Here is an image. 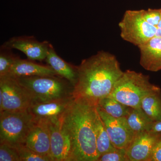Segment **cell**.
Returning <instances> with one entry per match:
<instances>
[{
    "instance_id": "1",
    "label": "cell",
    "mask_w": 161,
    "mask_h": 161,
    "mask_svg": "<svg viewBox=\"0 0 161 161\" xmlns=\"http://www.w3.org/2000/svg\"><path fill=\"white\" fill-rule=\"evenodd\" d=\"M77 67L73 97L95 107L110 95L124 73L116 57L103 51L82 60Z\"/></svg>"
},
{
    "instance_id": "2",
    "label": "cell",
    "mask_w": 161,
    "mask_h": 161,
    "mask_svg": "<svg viewBox=\"0 0 161 161\" xmlns=\"http://www.w3.org/2000/svg\"><path fill=\"white\" fill-rule=\"evenodd\" d=\"M96 107L74 98L62 116L71 143V161H97L94 118Z\"/></svg>"
},
{
    "instance_id": "3",
    "label": "cell",
    "mask_w": 161,
    "mask_h": 161,
    "mask_svg": "<svg viewBox=\"0 0 161 161\" xmlns=\"http://www.w3.org/2000/svg\"><path fill=\"white\" fill-rule=\"evenodd\" d=\"M15 78L26 90L32 103L74 98V86L68 80L58 75Z\"/></svg>"
},
{
    "instance_id": "4",
    "label": "cell",
    "mask_w": 161,
    "mask_h": 161,
    "mask_svg": "<svg viewBox=\"0 0 161 161\" xmlns=\"http://www.w3.org/2000/svg\"><path fill=\"white\" fill-rule=\"evenodd\" d=\"M161 90L150 82L148 75L127 70L116 81L108 96L132 108H140L141 102L145 96Z\"/></svg>"
},
{
    "instance_id": "5",
    "label": "cell",
    "mask_w": 161,
    "mask_h": 161,
    "mask_svg": "<svg viewBox=\"0 0 161 161\" xmlns=\"http://www.w3.org/2000/svg\"><path fill=\"white\" fill-rule=\"evenodd\" d=\"M36 123L28 109L0 112V142L7 143L14 147L24 144Z\"/></svg>"
},
{
    "instance_id": "6",
    "label": "cell",
    "mask_w": 161,
    "mask_h": 161,
    "mask_svg": "<svg viewBox=\"0 0 161 161\" xmlns=\"http://www.w3.org/2000/svg\"><path fill=\"white\" fill-rule=\"evenodd\" d=\"M121 38L137 47L155 36L158 28L147 22L142 10H127L119 23Z\"/></svg>"
},
{
    "instance_id": "7",
    "label": "cell",
    "mask_w": 161,
    "mask_h": 161,
    "mask_svg": "<svg viewBox=\"0 0 161 161\" xmlns=\"http://www.w3.org/2000/svg\"><path fill=\"white\" fill-rule=\"evenodd\" d=\"M32 103L28 93L16 78H0V112L26 110Z\"/></svg>"
},
{
    "instance_id": "8",
    "label": "cell",
    "mask_w": 161,
    "mask_h": 161,
    "mask_svg": "<svg viewBox=\"0 0 161 161\" xmlns=\"http://www.w3.org/2000/svg\"><path fill=\"white\" fill-rule=\"evenodd\" d=\"M96 110L104 124L112 145L115 148L126 150L135 133L130 129L126 117L115 118L96 107Z\"/></svg>"
},
{
    "instance_id": "9",
    "label": "cell",
    "mask_w": 161,
    "mask_h": 161,
    "mask_svg": "<svg viewBox=\"0 0 161 161\" xmlns=\"http://www.w3.org/2000/svg\"><path fill=\"white\" fill-rule=\"evenodd\" d=\"M62 116L49 122L50 156L53 161H71L70 139L64 125Z\"/></svg>"
},
{
    "instance_id": "10",
    "label": "cell",
    "mask_w": 161,
    "mask_h": 161,
    "mask_svg": "<svg viewBox=\"0 0 161 161\" xmlns=\"http://www.w3.org/2000/svg\"><path fill=\"white\" fill-rule=\"evenodd\" d=\"M50 44L47 41L39 42L33 36H23L10 38L2 46L19 50L25 54L29 60L42 61L46 59Z\"/></svg>"
},
{
    "instance_id": "11",
    "label": "cell",
    "mask_w": 161,
    "mask_h": 161,
    "mask_svg": "<svg viewBox=\"0 0 161 161\" xmlns=\"http://www.w3.org/2000/svg\"><path fill=\"white\" fill-rule=\"evenodd\" d=\"M161 138V133L146 131L135 134L126 150L130 161H149L156 143Z\"/></svg>"
},
{
    "instance_id": "12",
    "label": "cell",
    "mask_w": 161,
    "mask_h": 161,
    "mask_svg": "<svg viewBox=\"0 0 161 161\" xmlns=\"http://www.w3.org/2000/svg\"><path fill=\"white\" fill-rule=\"evenodd\" d=\"M74 98L53 101L43 103H32L28 108L36 122H50L61 118L73 101Z\"/></svg>"
},
{
    "instance_id": "13",
    "label": "cell",
    "mask_w": 161,
    "mask_h": 161,
    "mask_svg": "<svg viewBox=\"0 0 161 161\" xmlns=\"http://www.w3.org/2000/svg\"><path fill=\"white\" fill-rule=\"evenodd\" d=\"M24 144L39 154L50 156L49 123L36 122L27 134Z\"/></svg>"
},
{
    "instance_id": "14",
    "label": "cell",
    "mask_w": 161,
    "mask_h": 161,
    "mask_svg": "<svg viewBox=\"0 0 161 161\" xmlns=\"http://www.w3.org/2000/svg\"><path fill=\"white\" fill-rule=\"evenodd\" d=\"M140 51L141 66L147 70H161V38L154 36L138 46Z\"/></svg>"
},
{
    "instance_id": "15",
    "label": "cell",
    "mask_w": 161,
    "mask_h": 161,
    "mask_svg": "<svg viewBox=\"0 0 161 161\" xmlns=\"http://www.w3.org/2000/svg\"><path fill=\"white\" fill-rule=\"evenodd\" d=\"M57 74L49 65L35 63L33 60L18 58L6 76L14 78L36 76H53Z\"/></svg>"
},
{
    "instance_id": "16",
    "label": "cell",
    "mask_w": 161,
    "mask_h": 161,
    "mask_svg": "<svg viewBox=\"0 0 161 161\" xmlns=\"http://www.w3.org/2000/svg\"><path fill=\"white\" fill-rule=\"evenodd\" d=\"M45 60L57 75L68 80L75 86L78 79V67L68 63L59 57L51 43Z\"/></svg>"
},
{
    "instance_id": "17",
    "label": "cell",
    "mask_w": 161,
    "mask_h": 161,
    "mask_svg": "<svg viewBox=\"0 0 161 161\" xmlns=\"http://www.w3.org/2000/svg\"><path fill=\"white\" fill-rule=\"evenodd\" d=\"M161 91L152 92L145 96L141 108L153 122L161 120Z\"/></svg>"
},
{
    "instance_id": "18",
    "label": "cell",
    "mask_w": 161,
    "mask_h": 161,
    "mask_svg": "<svg viewBox=\"0 0 161 161\" xmlns=\"http://www.w3.org/2000/svg\"><path fill=\"white\" fill-rule=\"evenodd\" d=\"M94 128L96 137V147L99 156L115 148L112 145L97 110H96L94 118Z\"/></svg>"
},
{
    "instance_id": "19",
    "label": "cell",
    "mask_w": 161,
    "mask_h": 161,
    "mask_svg": "<svg viewBox=\"0 0 161 161\" xmlns=\"http://www.w3.org/2000/svg\"><path fill=\"white\" fill-rule=\"evenodd\" d=\"M126 118L130 129L135 134L148 131L153 122L141 108H130Z\"/></svg>"
},
{
    "instance_id": "20",
    "label": "cell",
    "mask_w": 161,
    "mask_h": 161,
    "mask_svg": "<svg viewBox=\"0 0 161 161\" xmlns=\"http://www.w3.org/2000/svg\"><path fill=\"white\" fill-rule=\"evenodd\" d=\"M97 107L108 115L117 118L126 117L131 108L109 96L101 99Z\"/></svg>"
},
{
    "instance_id": "21",
    "label": "cell",
    "mask_w": 161,
    "mask_h": 161,
    "mask_svg": "<svg viewBox=\"0 0 161 161\" xmlns=\"http://www.w3.org/2000/svg\"><path fill=\"white\" fill-rule=\"evenodd\" d=\"M11 49L1 47L0 53V78L8 75L10 69L18 58Z\"/></svg>"
},
{
    "instance_id": "22",
    "label": "cell",
    "mask_w": 161,
    "mask_h": 161,
    "mask_svg": "<svg viewBox=\"0 0 161 161\" xmlns=\"http://www.w3.org/2000/svg\"><path fill=\"white\" fill-rule=\"evenodd\" d=\"M14 147L18 150L20 161H53L50 156L39 154L24 144Z\"/></svg>"
},
{
    "instance_id": "23",
    "label": "cell",
    "mask_w": 161,
    "mask_h": 161,
    "mask_svg": "<svg viewBox=\"0 0 161 161\" xmlns=\"http://www.w3.org/2000/svg\"><path fill=\"white\" fill-rule=\"evenodd\" d=\"M0 161H20L16 148L6 142H0Z\"/></svg>"
},
{
    "instance_id": "24",
    "label": "cell",
    "mask_w": 161,
    "mask_h": 161,
    "mask_svg": "<svg viewBox=\"0 0 161 161\" xmlns=\"http://www.w3.org/2000/svg\"><path fill=\"white\" fill-rule=\"evenodd\" d=\"M97 161H130L127 155L126 150L115 148L99 156Z\"/></svg>"
},
{
    "instance_id": "25",
    "label": "cell",
    "mask_w": 161,
    "mask_h": 161,
    "mask_svg": "<svg viewBox=\"0 0 161 161\" xmlns=\"http://www.w3.org/2000/svg\"><path fill=\"white\" fill-rule=\"evenodd\" d=\"M144 17L148 23L157 27L161 16V9H143Z\"/></svg>"
},
{
    "instance_id": "26",
    "label": "cell",
    "mask_w": 161,
    "mask_h": 161,
    "mask_svg": "<svg viewBox=\"0 0 161 161\" xmlns=\"http://www.w3.org/2000/svg\"><path fill=\"white\" fill-rule=\"evenodd\" d=\"M149 161H161V138L153 147Z\"/></svg>"
},
{
    "instance_id": "27",
    "label": "cell",
    "mask_w": 161,
    "mask_h": 161,
    "mask_svg": "<svg viewBox=\"0 0 161 161\" xmlns=\"http://www.w3.org/2000/svg\"><path fill=\"white\" fill-rule=\"evenodd\" d=\"M147 131L153 133H161V120L153 122Z\"/></svg>"
},
{
    "instance_id": "28",
    "label": "cell",
    "mask_w": 161,
    "mask_h": 161,
    "mask_svg": "<svg viewBox=\"0 0 161 161\" xmlns=\"http://www.w3.org/2000/svg\"><path fill=\"white\" fill-rule=\"evenodd\" d=\"M155 36L161 38V28H158L156 33Z\"/></svg>"
},
{
    "instance_id": "29",
    "label": "cell",
    "mask_w": 161,
    "mask_h": 161,
    "mask_svg": "<svg viewBox=\"0 0 161 161\" xmlns=\"http://www.w3.org/2000/svg\"><path fill=\"white\" fill-rule=\"evenodd\" d=\"M158 28H161V16L160 20L159 22V23L158 25L157 26Z\"/></svg>"
}]
</instances>
